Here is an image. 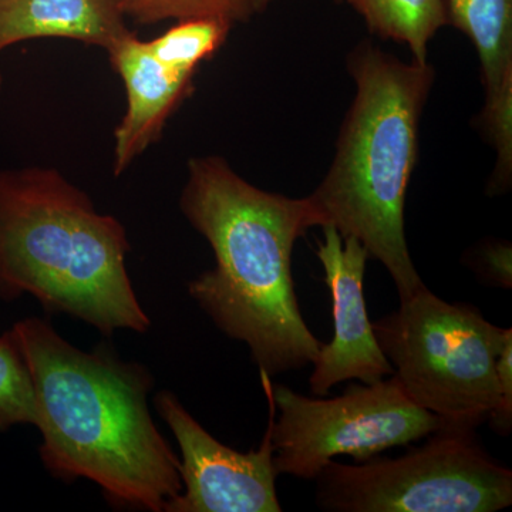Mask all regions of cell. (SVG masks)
<instances>
[{"mask_svg": "<svg viewBox=\"0 0 512 512\" xmlns=\"http://www.w3.org/2000/svg\"><path fill=\"white\" fill-rule=\"evenodd\" d=\"M372 325L404 392L446 426L477 429L497 409V359L511 328L488 322L470 303L443 301L427 286Z\"/></svg>", "mask_w": 512, "mask_h": 512, "instance_id": "5b68a950", "label": "cell"}, {"mask_svg": "<svg viewBox=\"0 0 512 512\" xmlns=\"http://www.w3.org/2000/svg\"><path fill=\"white\" fill-rule=\"evenodd\" d=\"M107 52L127 93V113L114 134V174L120 175L160 138L165 121L187 96L194 73L160 62L134 33Z\"/></svg>", "mask_w": 512, "mask_h": 512, "instance_id": "30bf717a", "label": "cell"}, {"mask_svg": "<svg viewBox=\"0 0 512 512\" xmlns=\"http://www.w3.org/2000/svg\"><path fill=\"white\" fill-rule=\"evenodd\" d=\"M448 23L477 49L485 97L512 76V0H444Z\"/></svg>", "mask_w": 512, "mask_h": 512, "instance_id": "7c38bea8", "label": "cell"}, {"mask_svg": "<svg viewBox=\"0 0 512 512\" xmlns=\"http://www.w3.org/2000/svg\"><path fill=\"white\" fill-rule=\"evenodd\" d=\"M0 90H2V73H0Z\"/></svg>", "mask_w": 512, "mask_h": 512, "instance_id": "44dd1931", "label": "cell"}, {"mask_svg": "<svg viewBox=\"0 0 512 512\" xmlns=\"http://www.w3.org/2000/svg\"><path fill=\"white\" fill-rule=\"evenodd\" d=\"M126 18L140 25L212 18L225 20L232 26L254 15L252 0H120Z\"/></svg>", "mask_w": 512, "mask_h": 512, "instance_id": "2e32d148", "label": "cell"}, {"mask_svg": "<svg viewBox=\"0 0 512 512\" xmlns=\"http://www.w3.org/2000/svg\"><path fill=\"white\" fill-rule=\"evenodd\" d=\"M498 382H500V403L488 416L491 430L498 436H510L512 430V336L504 343L497 359Z\"/></svg>", "mask_w": 512, "mask_h": 512, "instance_id": "d6986e66", "label": "cell"}, {"mask_svg": "<svg viewBox=\"0 0 512 512\" xmlns=\"http://www.w3.org/2000/svg\"><path fill=\"white\" fill-rule=\"evenodd\" d=\"M269 403V424L258 450L239 453L211 436L174 393L160 392L154 407L173 431L181 453L183 491L164 512H281L276 494L272 423L275 404L271 376L261 372Z\"/></svg>", "mask_w": 512, "mask_h": 512, "instance_id": "ba28073f", "label": "cell"}, {"mask_svg": "<svg viewBox=\"0 0 512 512\" xmlns=\"http://www.w3.org/2000/svg\"><path fill=\"white\" fill-rule=\"evenodd\" d=\"M348 69L356 96L328 174L308 198L320 228L356 238L382 262L403 302L426 286L407 247L404 205L436 73L430 63H404L369 42L350 53Z\"/></svg>", "mask_w": 512, "mask_h": 512, "instance_id": "277c9868", "label": "cell"}, {"mask_svg": "<svg viewBox=\"0 0 512 512\" xmlns=\"http://www.w3.org/2000/svg\"><path fill=\"white\" fill-rule=\"evenodd\" d=\"M269 392L279 413L272 423L276 473L303 480H315L333 457L363 463L446 426L407 396L394 373L375 383L350 384L335 399H311L282 384L269 383Z\"/></svg>", "mask_w": 512, "mask_h": 512, "instance_id": "52a82bcc", "label": "cell"}, {"mask_svg": "<svg viewBox=\"0 0 512 512\" xmlns=\"http://www.w3.org/2000/svg\"><path fill=\"white\" fill-rule=\"evenodd\" d=\"M481 128L485 137L493 144L497 161L488 183L487 194L491 197L505 194L512 180V76L504 80L503 86L493 96L485 97L480 114Z\"/></svg>", "mask_w": 512, "mask_h": 512, "instance_id": "e0dca14e", "label": "cell"}, {"mask_svg": "<svg viewBox=\"0 0 512 512\" xmlns=\"http://www.w3.org/2000/svg\"><path fill=\"white\" fill-rule=\"evenodd\" d=\"M10 330L35 384L46 470L64 483L93 481L113 507L164 512L183 491L181 461L148 409L147 367L107 346L83 352L40 318Z\"/></svg>", "mask_w": 512, "mask_h": 512, "instance_id": "6da1fadb", "label": "cell"}, {"mask_svg": "<svg viewBox=\"0 0 512 512\" xmlns=\"http://www.w3.org/2000/svg\"><path fill=\"white\" fill-rule=\"evenodd\" d=\"M231 29V23L220 19L178 20L173 28L147 43L160 62L195 74L198 66L224 45Z\"/></svg>", "mask_w": 512, "mask_h": 512, "instance_id": "5bb4252c", "label": "cell"}, {"mask_svg": "<svg viewBox=\"0 0 512 512\" xmlns=\"http://www.w3.org/2000/svg\"><path fill=\"white\" fill-rule=\"evenodd\" d=\"M271 2L272 0H252V8H254L255 13L261 12V10H264Z\"/></svg>", "mask_w": 512, "mask_h": 512, "instance_id": "ffe728a7", "label": "cell"}, {"mask_svg": "<svg viewBox=\"0 0 512 512\" xmlns=\"http://www.w3.org/2000/svg\"><path fill=\"white\" fill-rule=\"evenodd\" d=\"M130 33L120 0H0V53L42 37L109 50Z\"/></svg>", "mask_w": 512, "mask_h": 512, "instance_id": "8fae6325", "label": "cell"}, {"mask_svg": "<svg viewBox=\"0 0 512 512\" xmlns=\"http://www.w3.org/2000/svg\"><path fill=\"white\" fill-rule=\"evenodd\" d=\"M19 424L36 426V393L12 330L0 335V433Z\"/></svg>", "mask_w": 512, "mask_h": 512, "instance_id": "9a60e30c", "label": "cell"}, {"mask_svg": "<svg viewBox=\"0 0 512 512\" xmlns=\"http://www.w3.org/2000/svg\"><path fill=\"white\" fill-rule=\"evenodd\" d=\"M382 39L409 47L413 62L429 63V43L448 25L444 0H348Z\"/></svg>", "mask_w": 512, "mask_h": 512, "instance_id": "4fadbf2b", "label": "cell"}, {"mask_svg": "<svg viewBox=\"0 0 512 512\" xmlns=\"http://www.w3.org/2000/svg\"><path fill=\"white\" fill-rule=\"evenodd\" d=\"M477 429L443 426L396 458L330 460L316 481L329 512H495L512 504V471L494 460Z\"/></svg>", "mask_w": 512, "mask_h": 512, "instance_id": "8992f818", "label": "cell"}, {"mask_svg": "<svg viewBox=\"0 0 512 512\" xmlns=\"http://www.w3.org/2000/svg\"><path fill=\"white\" fill-rule=\"evenodd\" d=\"M181 211L207 239L215 268L188 293L228 338L244 342L268 376L313 363L320 342L299 309L292 275L296 241L320 227L309 198L261 190L220 157L188 163Z\"/></svg>", "mask_w": 512, "mask_h": 512, "instance_id": "7a4b0ae2", "label": "cell"}, {"mask_svg": "<svg viewBox=\"0 0 512 512\" xmlns=\"http://www.w3.org/2000/svg\"><path fill=\"white\" fill-rule=\"evenodd\" d=\"M126 229L100 214L63 175L45 168L0 171V299L32 295L111 336L146 333L126 256Z\"/></svg>", "mask_w": 512, "mask_h": 512, "instance_id": "3957f363", "label": "cell"}, {"mask_svg": "<svg viewBox=\"0 0 512 512\" xmlns=\"http://www.w3.org/2000/svg\"><path fill=\"white\" fill-rule=\"evenodd\" d=\"M316 256L325 271L332 295V342L320 345L313 360L309 387L315 396H326L333 386L349 380L370 384L392 376V363L377 343L367 316L363 279L369 259L356 238L343 239L333 227H323Z\"/></svg>", "mask_w": 512, "mask_h": 512, "instance_id": "9c48e42d", "label": "cell"}, {"mask_svg": "<svg viewBox=\"0 0 512 512\" xmlns=\"http://www.w3.org/2000/svg\"><path fill=\"white\" fill-rule=\"evenodd\" d=\"M483 284L512 289V249L510 242L494 241L481 245L470 264Z\"/></svg>", "mask_w": 512, "mask_h": 512, "instance_id": "ac0fdd59", "label": "cell"}]
</instances>
